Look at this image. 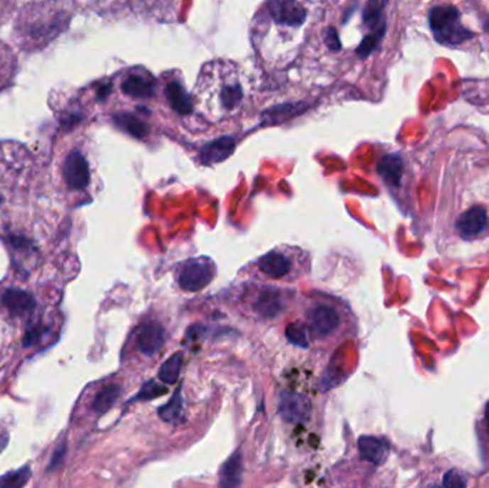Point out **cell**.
Returning <instances> with one entry per match:
<instances>
[{"label":"cell","mask_w":489,"mask_h":488,"mask_svg":"<svg viewBox=\"0 0 489 488\" xmlns=\"http://www.w3.org/2000/svg\"><path fill=\"white\" fill-rule=\"evenodd\" d=\"M376 169L385 183L390 186H400L405 172V165L400 153H388L380 158Z\"/></svg>","instance_id":"cell-14"},{"label":"cell","mask_w":489,"mask_h":488,"mask_svg":"<svg viewBox=\"0 0 489 488\" xmlns=\"http://www.w3.org/2000/svg\"><path fill=\"white\" fill-rule=\"evenodd\" d=\"M285 334H286V338L290 344L297 345V347H302V348L308 347V335H307V330L304 325L290 324V325H287Z\"/></svg>","instance_id":"cell-26"},{"label":"cell","mask_w":489,"mask_h":488,"mask_svg":"<svg viewBox=\"0 0 489 488\" xmlns=\"http://www.w3.org/2000/svg\"><path fill=\"white\" fill-rule=\"evenodd\" d=\"M304 251L292 246H278L268 254L262 255L253 264L258 273L268 279L282 281L289 279L305 264L302 261Z\"/></svg>","instance_id":"cell-5"},{"label":"cell","mask_w":489,"mask_h":488,"mask_svg":"<svg viewBox=\"0 0 489 488\" xmlns=\"http://www.w3.org/2000/svg\"><path fill=\"white\" fill-rule=\"evenodd\" d=\"M31 478V468L23 467L0 477V488H23Z\"/></svg>","instance_id":"cell-25"},{"label":"cell","mask_w":489,"mask_h":488,"mask_svg":"<svg viewBox=\"0 0 489 488\" xmlns=\"http://www.w3.org/2000/svg\"><path fill=\"white\" fill-rule=\"evenodd\" d=\"M115 121L116 124L125 129L128 134H131L132 136L138 138V139H142L145 138L148 134H149V128L146 124H143L141 119H138L136 116L133 115H129V114H119L115 116Z\"/></svg>","instance_id":"cell-24"},{"label":"cell","mask_w":489,"mask_h":488,"mask_svg":"<svg viewBox=\"0 0 489 488\" xmlns=\"http://www.w3.org/2000/svg\"><path fill=\"white\" fill-rule=\"evenodd\" d=\"M216 275L214 261L193 258L177 266V283L186 292H198L207 288Z\"/></svg>","instance_id":"cell-6"},{"label":"cell","mask_w":489,"mask_h":488,"mask_svg":"<svg viewBox=\"0 0 489 488\" xmlns=\"http://www.w3.org/2000/svg\"><path fill=\"white\" fill-rule=\"evenodd\" d=\"M235 149V139L232 136H224L219 138L201 151V161L205 165H214L225 161L232 155Z\"/></svg>","instance_id":"cell-17"},{"label":"cell","mask_w":489,"mask_h":488,"mask_svg":"<svg viewBox=\"0 0 489 488\" xmlns=\"http://www.w3.org/2000/svg\"><path fill=\"white\" fill-rule=\"evenodd\" d=\"M90 183V161L80 143H57L53 162V185L57 197L63 201L83 197Z\"/></svg>","instance_id":"cell-3"},{"label":"cell","mask_w":489,"mask_h":488,"mask_svg":"<svg viewBox=\"0 0 489 488\" xmlns=\"http://www.w3.org/2000/svg\"><path fill=\"white\" fill-rule=\"evenodd\" d=\"M278 411L285 423L305 424L312 416V403L304 394L283 389L279 394Z\"/></svg>","instance_id":"cell-7"},{"label":"cell","mask_w":489,"mask_h":488,"mask_svg":"<svg viewBox=\"0 0 489 488\" xmlns=\"http://www.w3.org/2000/svg\"><path fill=\"white\" fill-rule=\"evenodd\" d=\"M236 63L218 59L207 63L194 86L198 109L212 122L239 114L245 105V86Z\"/></svg>","instance_id":"cell-1"},{"label":"cell","mask_w":489,"mask_h":488,"mask_svg":"<svg viewBox=\"0 0 489 488\" xmlns=\"http://www.w3.org/2000/svg\"><path fill=\"white\" fill-rule=\"evenodd\" d=\"M482 26H483L485 32L489 33V15H485V16L482 18Z\"/></svg>","instance_id":"cell-30"},{"label":"cell","mask_w":489,"mask_h":488,"mask_svg":"<svg viewBox=\"0 0 489 488\" xmlns=\"http://www.w3.org/2000/svg\"><path fill=\"white\" fill-rule=\"evenodd\" d=\"M182 413H183V401L180 396V388H177V391L173 394V397L158 410V414L165 423L175 424L182 418Z\"/></svg>","instance_id":"cell-22"},{"label":"cell","mask_w":489,"mask_h":488,"mask_svg":"<svg viewBox=\"0 0 489 488\" xmlns=\"http://www.w3.org/2000/svg\"><path fill=\"white\" fill-rule=\"evenodd\" d=\"M309 325L318 335L328 337L341 325V317L334 307L318 304L309 311Z\"/></svg>","instance_id":"cell-11"},{"label":"cell","mask_w":489,"mask_h":488,"mask_svg":"<svg viewBox=\"0 0 489 488\" xmlns=\"http://www.w3.org/2000/svg\"><path fill=\"white\" fill-rule=\"evenodd\" d=\"M18 72V58L13 49L0 39V93L6 90Z\"/></svg>","instance_id":"cell-15"},{"label":"cell","mask_w":489,"mask_h":488,"mask_svg":"<svg viewBox=\"0 0 489 488\" xmlns=\"http://www.w3.org/2000/svg\"><path fill=\"white\" fill-rule=\"evenodd\" d=\"M253 308L263 318H275L283 310L282 297L275 289H265L258 295Z\"/></svg>","instance_id":"cell-19"},{"label":"cell","mask_w":489,"mask_h":488,"mask_svg":"<svg viewBox=\"0 0 489 488\" xmlns=\"http://www.w3.org/2000/svg\"><path fill=\"white\" fill-rule=\"evenodd\" d=\"M270 19L280 28H301L307 19V9L297 2H270L266 5Z\"/></svg>","instance_id":"cell-8"},{"label":"cell","mask_w":489,"mask_h":488,"mask_svg":"<svg viewBox=\"0 0 489 488\" xmlns=\"http://www.w3.org/2000/svg\"><path fill=\"white\" fill-rule=\"evenodd\" d=\"M358 450L362 460L373 465H380L388 458L389 444L385 440L373 435H362L358 440Z\"/></svg>","instance_id":"cell-13"},{"label":"cell","mask_w":489,"mask_h":488,"mask_svg":"<svg viewBox=\"0 0 489 488\" xmlns=\"http://www.w3.org/2000/svg\"><path fill=\"white\" fill-rule=\"evenodd\" d=\"M183 364V354L176 352L172 357H169L159 369V378L165 384H175L179 378L180 369Z\"/></svg>","instance_id":"cell-23"},{"label":"cell","mask_w":489,"mask_h":488,"mask_svg":"<svg viewBox=\"0 0 489 488\" xmlns=\"http://www.w3.org/2000/svg\"><path fill=\"white\" fill-rule=\"evenodd\" d=\"M442 484H444V488H466L468 481L463 472L454 468L445 472L442 478Z\"/></svg>","instance_id":"cell-28"},{"label":"cell","mask_w":489,"mask_h":488,"mask_svg":"<svg viewBox=\"0 0 489 488\" xmlns=\"http://www.w3.org/2000/svg\"><path fill=\"white\" fill-rule=\"evenodd\" d=\"M485 421H486V427L489 431V403L486 404V408H485Z\"/></svg>","instance_id":"cell-31"},{"label":"cell","mask_w":489,"mask_h":488,"mask_svg":"<svg viewBox=\"0 0 489 488\" xmlns=\"http://www.w3.org/2000/svg\"><path fill=\"white\" fill-rule=\"evenodd\" d=\"M122 92L135 99H149L155 94L156 82L145 70L129 72L128 76L122 80Z\"/></svg>","instance_id":"cell-10"},{"label":"cell","mask_w":489,"mask_h":488,"mask_svg":"<svg viewBox=\"0 0 489 488\" xmlns=\"http://www.w3.org/2000/svg\"><path fill=\"white\" fill-rule=\"evenodd\" d=\"M65 451H66V447H65V445H60V447H59V448L55 451L53 460H52V462H50V470H52V468H55L56 465H59V462H60L62 457L65 455Z\"/></svg>","instance_id":"cell-29"},{"label":"cell","mask_w":489,"mask_h":488,"mask_svg":"<svg viewBox=\"0 0 489 488\" xmlns=\"http://www.w3.org/2000/svg\"><path fill=\"white\" fill-rule=\"evenodd\" d=\"M427 488H442V487H438V485H429V487H427Z\"/></svg>","instance_id":"cell-32"},{"label":"cell","mask_w":489,"mask_h":488,"mask_svg":"<svg viewBox=\"0 0 489 488\" xmlns=\"http://www.w3.org/2000/svg\"><path fill=\"white\" fill-rule=\"evenodd\" d=\"M429 28L438 43L458 46L475 36L461 21V12L452 5H438L429 11Z\"/></svg>","instance_id":"cell-4"},{"label":"cell","mask_w":489,"mask_h":488,"mask_svg":"<svg viewBox=\"0 0 489 488\" xmlns=\"http://www.w3.org/2000/svg\"><path fill=\"white\" fill-rule=\"evenodd\" d=\"M167 393V389L165 385H160V384H156L155 381H148L142 389L139 391V394L136 396L135 400H153V398H159L162 396H165Z\"/></svg>","instance_id":"cell-27"},{"label":"cell","mask_w":489,"mask_h":488,"mask_svg":"<svg viewBox=\"0 0 489 488\" xmlns=\"http://www.w3.org/2000/svg\"><path fill=\"white\" fill-rule=\"evenodd\" d=\"M4 307L12 315H23L35 308V300L31 294L19 289H9L2 297Z\"/></svg>","instance_id":"cell-18"},{"label":"cell","mask_w":489,"mask_h":488,"mask_svg":"<svg viewBox=\"0 0 489 488\" xmlns=\"http://www.w3.org/2000/svg\"><path fill=\"white\" fill-rule=\"evenodd\" d=\"M67 5L29 4L18 15L13 36L21 49L38 52L56 39L69 25Z\"/></svg>","instance_id":"cell-2"},{"label":"cell","mask_w":489,"mask_h":488,"mask_svg":"<svg viewBox=\"0 0 489 488\" xmlns=\"http://www.w3.org/2000/svg\"><path fill=\"white\" fill-rule=\"evenodd\" d=\"M165 93L169 105L173 108L175 112H177L179 115H189L192 112L193 102L185 87L179 82H167Z\"/></svg>","instance_id":"cell-20"},{"label":"cell","mask_w":489,"mask_h":488,"mask_svg":"<svg viewBox=\"0 0 489 488\" xmlns=\"http://www.w3.org/2000/svg\"><path fill=\"white\" fill-rule=\"evenodd\" d=\"M488 225L489 221L486 210L483 207L475 205L458 217L455 229L461 238L472 239L483 234L488 229Z\"/></svg>","instance_id":"cell-9"},{"label":"cell","mask_w":489,"mask_h":488,"mask_svg":"<svg viewBox=\"0 0 489 488\" xmlns=\"http://www.w3.org/2000/svg\"><path fill=\"white\" fill-rule=\"evenodd\" d=\"M165 344V330L156 321H148L141 325L136 335V347L145 355H153Z\"/></svg>","instance_id":"cell-12"},{"label":"cell","mask_w":489,"mask_h":488,"mask_svg":"<svg viewBox=\"0 0 489 488\" xmlns=\"http://www.w3.org/2000/svg\"><path fill=\"white\" fill-rule=\"evenodd\" d=\"M243 461L241 451L233 452L221 467L219 488H238L242 482Z\"/></svg>","instance_id":"cell-16"},{"label":"cell","mask_w":489,"mask_h":488,"mask_svg":"<svg viewBox=\"0 0 489 488\" xmlns=\"http://www.w3.org/2000/svg\"><path fill=\"white\" fill-rule=\"evenodd\" d=\"M121 386L116 384H109L105 388H102L97 396L93 400L92 408L97 413V414H104L106 411H109L114 404L118 401L119 396H121Z\"/></svg>","instance_id":"cell-21"}]
</instances>
